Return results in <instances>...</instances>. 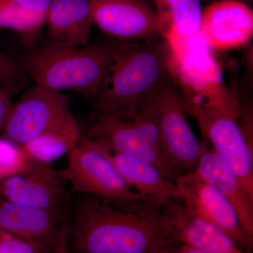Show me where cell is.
I'll return each mask as SVG.
<instances>
[{"label":"cell","instance_id":"obj_1","mask_svg":"<svg viewBox=\"0 0 253 253\" xmlns=\"http://www.w3.org/2000/svg\"><path fill=\"white\" fill-rule=\"evenodd\" d=\"M68 234L73 253H148L177 242L162 211L146 199L115 201L82 195Z\"/></svg>","mask_w":253,"mask_h":253},{"label":"cell","instance_id":"obj_2","mask_svg":"<svg viewBox=\"0 0 253 253\" xmlns=\"http://www.w3.org/2000/svg\"><path fill=\"white\" fill-rule=\"evenodd\" d=\"M132 42L71 46L44 40L18 55L36 84L73 90L94 101L116 57Z\"/></svg>","mask_w":253,"mask_h":253},{"label":"cell","instance_id":"obj_3","mask_svg":"<svg viewBox=\"0 0 253 253\" xmlns=\"http://www.w3.org/2000/svg\"><path fill=\"white\" fill-rule=\"evenodd\" d=\"M169 56L161 38L131 43L113 61L93 101L96 118L134 120L150 93L169 73Z\"/></svg>","mask_w":253,"mask_h":253},{"label":"cell","instance_id":"obj_4","mask_svg":"<svg viewBox=\"0 0 253 253\" xmlns=\"http://www.w3.org/2000/svg\"><path fill=\"white\" fill-rule=\"evenodd\" d=\"M168 69L190 116L206 109H239V100L224 84L220 68L201 32L178 49L169 50Z\"/></svg>","mask_w":253,"mask_h":253},{"label":"cell","instance_id":"obj_5","mask_svg":"<svg viewBox=\"0 0 253 253\" xmlns=\"http://www.w3.org/2000/svg\"><path fill=\"white\" fill-rule=\"evenodd\" d=\"M144 105L154 116L163 157L176 179L196 170L204 144L198 140L188 122L169 73L150 93Z\"/></svg>","mask_w":253,"mask_h":253},{"label":"cell","instance_id":"obj_6","mask_svg":"<svg viewBox=\"0 0 253 253\" xmlns=\"http://www.w3.org/2000/svg\"><path fill=\"white\" fill-rule=\"evenodd\" d=\"M60 172L73 191L84 196L115 201L146 199L126 184L110 158L109 148L96 139L83 137Z\"/></svg>","mask_w":253,"mask_h":253},{"label":"cell","instance_id":"obj_7","mask_svg":"<svg viewBox=\"0 0 253 253\" xmlns=\"http://www.w3.org/2000/svg\"><path fill=\"white\" fill-rule=\"evenodd\" d=\"M239 110L206 109L192 116L204 142L229 166L253 199V149L246 142L239 123Z\"/></svg>","mask_w":253,"mask_h":253},{"label":"cell","instance_id":"obj_8","mask_svg":"<svg viewBox=\"0 0 253 253\" xmlns=\"http://www.w3.org/2000/svg\"><path fill=\"white\" fill-rule=\"evenodd\" d=\"M71 98L61 91L35 84L13 104L1 137L21 146L44 132L70 111Z\"/></svg>","mask_w":253,"mask_h":253},{"label":"cell","instance_id":"obj_9","mask_svg":"<svg viewBox=\"0 0 253 253\" xmlns=\"http://www.w3.org/2000/svg\"><path fill=\"white\" fill-rule=\"evenodd\" d=\"M93 23L120 42L161 38L149 0H90Z\"/></svg>","mask_w":253,"mask_h":253},{"label":"cell","instance_id":"obj_10","mask_svg":"<svg viewBox=\"0 0 253 253\" xmlns=\"http://www.w3.org/2000/svg\"><path fill=\"white\" fill-rule=\"evenodd\" d=\"M175 183L183 202L192 212L224 231L240 249L251 253L253 238L243 229L232 205L217 189L195 171L179 176Z\"/></svg>","mask_w":253,"mask_h":253},{"label":"cell","instance_id":"obj_11","mask_svg":"<svg viewBox=\"0 0 253 253\" xmlns=\"http://www.w3.org/2000/svg\"><path fill=\"white\" fill-rule=\"evenodd\" d=\"M63 180L60 170L32 161L27 169L0 180V198L30 207L61 211Z\"/></svg>","mask_w":253,"mask_h":253},{"label":"cell","instance_id":"obj_12","mask_svg":"<svg viewBox=\"0 0 253 253\" xmlns=\"http://www.w3.org/2000/svg\"><path fill=\"white\" fill-rule=\"evenodd\" d=\"M200 32L211 50L245 46L253 35V10L239 0L214 1L202 10Z\"/></svg>","mask_w":253,"mask_h":253},{"label":"cell","instance_id":"obj_13","mask_svg":"<svg viewBox=\"0 0 253 253\" xmlns=\"http://www.w3.org/2000/svg\"><path fill=\"white\" fill-rule=\"evenodd\" d=\"M68 224L61 211L30 207L0 198V229L41 245L51 253Z\"/></svg>","mask_w":253,"mask_h":253},{"label":"cell","instance_id":"obj_14","mask_svg":"<svg viewBox=\"0 0 253 253\" xmlns=\"http://www.w3.org/2000/svg\"><path fill=\"white\" fill-rule=\"evenodd\" d=\"M161 210L177 242L204 253H250L217 226L196 215L182 200L172 201Z\"/></svg>","mask_w":253,"mask_h":253},{"label":"cell","instance_id":"obj_15","mask_svg":"<svg viewBox=\"0 0 253 253\" xmlns=\"http://www.w3.org/2000/svg\"><path fill=\"white\" fill-rule=\"evenodd\" d=\"M86 137L101 141L113 152L152 165L168 179L175 182L176 177L168 168L161 151L143 137L132 121L96 118Z\"/></svg>","mask_w":253,"mask_h":253},{"label":"cell","instance_id":"obj_16","mask_svg":"<svg viewBox=\"0 0 253 253\" xmlns=\"http://www.w3.org/2000/svg\"><path fill=\"white\" fill-rule=\"evenodd\" d=\"M195 172L217 189L236 210L243 229L253 239V199L246 192L239 178L207 144Z\"/></svg>","mask_w":253,"mask_h":253},{"label":"cell","instance_id":"obj_17","mask_svg":"<svg viewBox=\"0 0 253 253\" xmlns=\"http://www.w3.org/2000/svg\"><path fill=\"white\" fill-rule=\"evenodd\" d=\"M45 23V41L64 46L89 45L93 23L90 0H52Z\"/></svg>","mask_w":253,"mask_h":253},{"label":"cell","instance_id":"obj_18","mask_svg":"<svg viewBox=\"0 0 253 253\" xmlns=\"http://www.w3.org/2000/svg\"><path fill=\"white\" fill-rule=\"evenodd\" d=\"M109 151L111 161L126 184L160 209L172 201L182 200L176 183L158 168L141 160Z\"/></svg>","mask_w":253,"mask_h":253},{"label":"cell","instance_id":"obj_19","mask_svg":"<svg viewBox=\"0 0 253 253\" xmlns=\"http://www.w3.org/2000/svg\"><path fill=\"white\" fill-rule=\"evenodd\" d=\"M161 38L177 49L200 33L201 0H152Z\"/></svg>","mask_w":253,"mask_h":253},{"label":"cell","instance_id":"obj_20","mask_svg":"<svg viewBox=\"0 0 253 253\" xmlns=\"http://www.w3.org/2000/svg\"><path fill=\"white\" fill-rule=\"evenodd\" d=\"M83 137L77 120L69 111L44 132L19 147L31 161L49 165L69 154Z\"/></svg>","mask_w":253,"mask_h":253},{"label":"cell","instance_id":"obj_21","mask_svg":"<svg viewBox=\"0 0 253 253\" xmlns=\"http://www.w3.org/2000/svg\"><path fill=\"white\" fill-rule=\"evenodd\" d=\"M46 18V14L29 12L11 0H0V29L31 34L44 26Z\"/></svg>","mask_w":253,"mask_h":253},{"label":"cell","instance_id":"obj_22","mask_svg":"<svg viewBox=\"0 0 253 253\" xmlns=\"http://www.w3.org/2000/svg\"><path fill=\"white\" fill-rule=\"evenodd\" d=\"M31 80L18 56L0 47V88L12 97L27 89Z\"/></svg>","mask_w":253,"mask_h":253},{"label":"cell","instance_id":"obj_23","mask_svg":"<svg viewBox=\"0 0 253 253\" xmlns=\"http://www.w3.org/2000/svg\"><path fill=\"white\" fill-rule=\"evenodd\" d=\"M32 161L19 146L0 137V180L27 169Z\"/></svg>","mask_w":253,"mask_h":253},{"label":"cell","instance_id":"obj_24","mask_svg":"<svg viewBox=\"0 0 253 253\" xmlns=\"http://www.w3.org/2000/svg\"><path fill=\"white\" fill-rule=\"evenodd\" d=\"M41 245L9 234L0 229V253H49Z\"/></svg>","mask_w":253,"mask_h":253},{"label":"cell","instance_id":"obj_25","mask_svg":"<svg viewBox=\"0 0 253 253\" xmlns=\"http://www.w3.org/2000/svg\"><path fill=\"white\" fill-rule=\"evenodd\" d=\"M20 7L38 14H47L52 0H11Z\"/></svg>","mask_w":253,"mask_h":253},{"label":"cell","instance_id":"obj_26","mask_svg":"<svg viewBox=\"0 0 253 253\" xmlns=\"http://www.w3.org/2000/svg\"><path fill=\"white\" fill-rule=\"evenodd\" d=\"M11 96L7 92L0 88V132L9 116L12 103Z\"/></svg>","mask_w":253,"mask_h":253},{"label":"cell","instance_id":"obj_27","mask_svg":"<svg viewBox=\"0 0 253 253\" xmlns=\"http://www.w3.org/2000/svg\"><path fill=\"white\" fill-rule=\"evenodd\" d=\"M148 253H183L182 244L179 242L171 243L165 245L157 249L153 250Z\"/></svg>","mask_w":253,"mask_h":253},{"label":"cell","instance_id":"obj_28","mask_svg":"<svg viewBox=\"0 0 253 253\" xmlns=\"http://www.w3.org/2000/svg\"><path fill=\"white\" fill-rule=\"evenodd\" d=\"M68 224L63 229L62 234L56 244L52 253H69L68 248Z\"/></svg>","mask_w":253,"mask_h":253},{"label":"cell","instance_id":"obj_29","mask_svg":"<svg viewBox=\"0 0 253 253\" xmlns=\"http://www.w3.org/2000/svg\"><path fill=\"white\" fill-rule=\"evenodd\" d=\"M182 249L183 253H204L201 252V251H198V250L193 249V248L184 244H182Z\"/></svg>","mask_w":253,"mask_h":253},{"label":"cell","instance_id":"obj_30","mask_svg":"<svg viewBox=\"0 0 253 253\" xmlns=\"http://www.w3.org/2000/svg\"><path fill=\"white\" fill-rule=\"evenodd\" d=\"M204 1H206V0H204ZM206 1H211V0H206Z\"/></svg>","mask_w":253,"mask_h":253}]
</instances>
